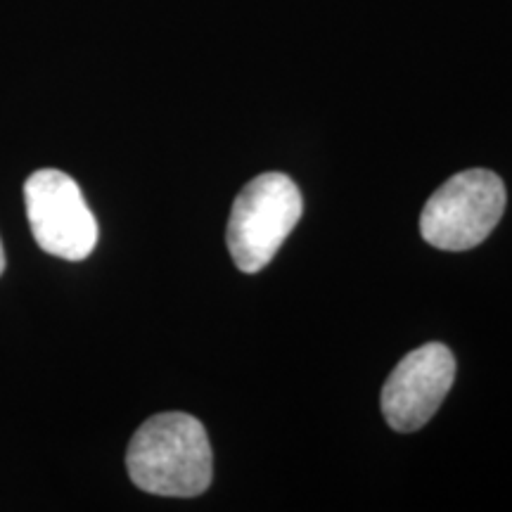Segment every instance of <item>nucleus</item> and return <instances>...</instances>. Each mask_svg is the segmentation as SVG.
Returning <instances> with one entry per match:
<instances>
[{"label":"nucleus","instance_id":"7ed1b4c3","mask_svg":"<svg viewBox=\"0 0 512 512\" xmlns=\"http://www.w3.org/2000/svg\"><path fill=\"white\" fill-rule=\"evenodd\" d=\"M505 211V185L494 171L470 169L448 178L427 200L420 233L432 247L465 252L489 238Z\"/></svg>","mask_w":512,"mask_h":512},{"label":"nucleus","instance_id":"20e7f679","mask_svg":"<svg viewBox=\"0 0 512 512\" xmlns=\"http://www.w3.org/2000/svg\"><path fill=\"white\" fill-rule=\"evenodd\" d=\"M24 204L36 245L67 261H83L98 245V221L72 176L41 169L24 183Z\"/></svg>","mask_w":512,"mask_h":512},{"label":"nucleus","instance_id":"423d86ee","mask_svg":"<svg viewBox=\"0 0 512 512\" xmlns=\"http://www.w3.org/2000/svg\"><path fill=\"white\" fill-rule=\"evenodd\" d=\"M5 271V252H3V242H0V275Z\"/></svg>","mask_w":512,"mask_h":512},{"label":"nucleus","instance_id":"39448f33","mask_svg":"<svg viewBox=\"0 0 512 512\" xmlns=\"http://www.w3.org/2000/svg\"><path fill=\"white\" fill-rule=\"evenodd\" d=\"M456 380V358L444 344H425L408 354L382 387V415L396 432L425 427Z\"/></svg>","mask_w":512,"mask_h":512},{"label":"nucleus","instance_id":"f257e3e1","mask_svg":"<svg viewBox=\"0 0 512 512\" xmlns=\"http://www.w3.org/2000/svg\"><path fill=\"white\" fill-rule=\"evenodd\" d=\"M126 467L131 482L147 494L192 498L209 489L214 458L200 420L188 413H159L133 434Z\"/></svg>","mask_w":512,"mask_h":512},{"label":"nucleus","instance_id":"f03ea898","mask_svg":"<svg viewBox=\"0 0 512 512\" xmlns=\"http://www.w3.org/2000/svg\"><path fill=\"white\" fill-rule=\"evenodd\" d=\"M302 192L285 174H261L240 190L230 209L228 249L242 273H259L273 261L297 221Z\"/></svg>","mask_w":512,"mask_h":512}]
</instances>
